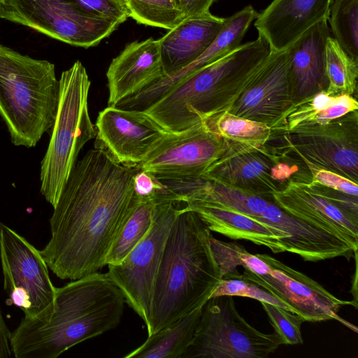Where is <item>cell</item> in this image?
Masks as SVG:
<instances>
[{"mask_svg": "<svg viewBox=\"0 0 358 358\" xmlns=\"http://www.w3.org/2000/svg\"><path fill=\"white\" fill-rule=\"evenodd\" d=\"M332 0H273L257 14L255 27L270 50L289 48L303 33L327 20Z\"/></svg>", "mask_w": 358, "mask_h": 358, "instance_id": "cell-20", "label": "cell"}, {"mask_svg": "<svg viewBox=\"0 0 358 358\" xmlns=\"http://www.w3.org/2000/svg\"><path fill=\"white\" fill-rule=\"evenodd\" d=\"M272 152L303 164L310 171L324 169L358 182V112L323 124H303L272 132Z\"/></svg>", "mask_w": 358, "mask_h": 358, "instance_id": "cell-8", "label": "cell"}, {"mask_svg": "<svg viewBox=\"0 0 358 358\" xmlns=\"http://www.w3.org/2000/svg\"><path fill=\"white\" fill-rule=\"evenodd\" d=\"M326 91L331 95L356 93L358 60L351 57L337 41L329 36L325 47Z\"/></svg>", "mask_w": 358, "mask_h": 358, "instance_id": "cell-28", "label": "cell"}, {"mask_svg": "<svg viewBox=\"0 0 358 358\" xmlns=\"http://www.w3.org/2000/svg\"><path fill=\"white\" fill-rule=\"evenodd\" d=\"M291 50L271 51L252 82L224 112L273 126L293 103Z\"/></svg>", "mask_w": 358, "mask_h": 358, "instance_id": "cell-16", "label": "cell"}, {"mask_svg": "<svg viewBox=\"0 0 358 358\" xmlns=\"http://www.w3.org/2000/svg\"><path fill=\"white\" fill-rule=\"evenodd\" d=\"M173 201L157 203L152 227L124 260L108 265L107 274L123 294L125 302L143 320L152 334L151 308L155 281L165 243L182 207Z\"/></svg>", "mask_w": 358, "mask_h": 358, "instance_id": "cell-12", "label": "cell"}, {"mask_svg": "<svg viewBox=\"0 0 358 358\" xmlns=\"http://www.w3.org/2000/svg\"><path fill=\"white\" fill-rule=\"evenodd\" d=\"M210 234L185 204L164 248L152 296L151 334L201 308L221 280L210 248Z\"/></svg>", "mask_w": 358, "mask_h": 358, "instance_id": "cell-3", "label": "cell"}, {"mask_svg": "<svg viewBox=\"0 0 358 358\" xmlns=\"http://www.w3.org/2000/svg\"><path fill=\"white\" fill-rule=\"evenodd\" d=\"M89 12L120 24L129 17L125 0H74Z\"/></svg>", "mask_w": 358, "mask_h": 358, "instance_id": "cell-35", "label": "cell"}, {"mask_svg": "<svg viewBox=\"0 0 358 358\" xmlns=\"http://www.w3.org/2000/svg\"><path fill=\"white\" fill-rule=\"evenodd\" d=\"M125 299L106 273L96 272L56 287L52 308L23 317L11 332L15 358H56L83 341L115 328Z\"/></svg>", "mask_w": 358, "mask_h": 358, "instance_id": "cell-2", "label": "cell"}, {"mask_svg": "<svg viewBox=\"0 0 358 358\" xmlns=\"http://www.w3.org/2000/svg\"><path fill=\"white\" fill-rule=\"evenodd\" d=\"M158 202L153 199H139L106 258V266L120 264L150 229Z\"/></svg>", "mask_w": 358, "mask_h": 358, "instance_id": "cell-29", "label": "cell"}, {"mask_svg": "<svg viewBox=\"0 0 358 358\" xmlns=\"http://www.w3.org/2000/svg\"><path fill=\"white\" fill-rule=\"evenodd\" d=\"M229 152L227 143L203 122L180 132L166 131L135 168L159 178L201 177Z\"/></svg>", "mask_w": 358, "mask_h": 358, "instance_id": "cell-14", "label": "cell"}, {"mask_svg": "<svg viewBox=\"0 0 358 358\" xmlns=\"http://www.w3.org/2000/svg\"><path fill=\"white\" fill-rule=\"evenodd\" d=\"M310 182L330 187L347 194L358 196V185L346 177L324 169L310 171Z\"/></svg>", "mask_w": 358, "mask_h": 358, "instance_id": "cell-36", "label": "cell"}, {"mask_svg": "<svg viewBox=\"0 0 358 358\" xmlns=\"http://www.w3.org/2000/svg\"><path fill=\"white\" fill-rule=\"evenodd\" d=\"M220 296L250 298L259 302L272 303L289 310V307L286 304L276 299L264 289L248 280L240 273L228 274L221 278L210 298Z\"/></svg>", "mask_w": 358, "mask_h": 358, "instance_id": "cell-32", "label": "cell"}, {"mask_svg": "<svg viewBox=\"0 0 358 358\" xmlns=\"http://www.w3.org/2000/svg\"><path fill=\"white\" fill-rule=\"evenodd\" d=\"M206 223L210 231L234 240H245L268 248L274 253H293L289 235L239 212L195 200L185 203Z\"/></svg>", "mask_w": 358, "mask_h": 358, "instance_id": "cell-22", "label": "cell"}, {"mask_svg": "<svg viewBox=\"0 0 358 358\" xmlns=\"http://www.w3.org/2000/svg\"><path fill=\"white\" fill-rule=\"evenodd\" d=\"M95 129L99 145L128 167L137 166L166 133L145 111L112 106L99 112Z\"/></svg>", "mask_w": 358, "mask_h": 358, "instance_id": "cell-17", "label": "cell"}, {"mask_svg": "<svg viewBox=\"0 0 358 358\" xmlns=\"http://www.w3.org/2000/svg\"><path fill=\"white\" fill-rule=\"evenodd\" d=\"M0 19L85 48L99 44L120 25L89 12L74 0H1Z\"/></svg>", "mask_w": 358, "mask_h": 358, "instance_id": "cell-11", "label": "cell"}, {"mask_svg": "<svg viewBox=\"0 0 358 358\" xmlns=\"http://www.w3.org/2000/svg\"><path fill=\"white\" fill-rule=\"evenodd\" d=\"M190 200L239 212L287 233L293 254L306 262L340 257L350 260L357 253L358 247L348 239L319 222L286 210L272 194L242 189L202 178L187 201Z\"/></svg>", "mask_w": 358, "mask_h": 358, "instance_id": "cell-5", "label": "cell"}, {"mask_svg": "<svg viewBox=\"0 0 358 358\" xmlns=\"http://www.w3.org/2000/svg\"><path fill=\"white\" fill-rule=\"evenodd\" d=\"M275 332L285 344H302L301 324L305 320L299 315L276 305L260 302Z\"/></svg>", "mask_w": 358, "mask_h": 358, "instance_id": "cell-33", "label": "cell"}, {"mask_svg": "<svg viewBox=\"0 0 358 358\" xmlns=\"http://www.w3.org/2000/svg\"><path fill=\"white\" fill-rule=\"evenodd\" d=\"M357 109L353 96L331 95L323 90L293 103L271 129L272 132H282L303 124H323Z\"/></svg>", "mask_w": 358, "mask_h": 358, "instance_id": "cell-25", "label": "cell"}, {"mask_svg": "<svg viewBox=\"0 0 358 358\" xmlns=\"http://www.w3.org/2000/svg\"><path fill=\"white\" fill-rule=\"evenodd\" d=\"M270 52L268 43L258 36L180 81L143 111L168 132H180L203 123L213 115L226 85Z\"/></svg>", "mask_w": 358, "mask_h": 358, "instance_id": "cell-6", "label": "cell"}, {"mask_svg": "<svg viewBox=\"0 0 358 358\" xmlns=\"http://www.w3.org/2000/svg\"><path fill=\"white\" fill-rule=\"evenodd\" d=\"M257 14L252 6H248L226 18L224 24L212 44L190 64L162 78L138 94L124 99L115 106L144 110L180 81L240 46L243 38Z\"/></svg>", "mask_w": 358, "mask_h": 358, "instance_id": "cell-19", "label": "cell"}, {"mask_svg": "<svg viewBox=\"0 0 358 358\" xmlns=\"http://www.w3.org/2000/svg\"><path fill=\"white\" fill-rule=\"evenodd\" d=\"M327 22L333 38L358 60V0H332Z\"/></svg>", "mask_w": 358, "mask_h": 358, "instance_id": "cell-30", "label": "cell"}, {"mask_svg": "<svg viewBox=\"0 0 358 358\" xmlns=\"http://www.w3.org/2000/svg\"><path fill=\"white\" fill-rule=\"evenodd\" d=\"M0 260L3 289L24 317L33 319L53 306L56 287L41 254L26 238L0 222Z\"/></svg>", "mask_w": 358, "mask_h": 358, "instance_id": "cell-13", "label": "cell"}, {"mask_svg": "<svg viewBox=\"0 0 358 358\" xmlns=\"http://www.w3.org/2000/svg\"><path fill=\"white\" fill-rule=\"evenodd\" d=\"M165 76L159 38L127 44L110 62L106 72L108 106H115Z\"/></svg>", "mask_w": 358, "mask_h": 358, "instance_id": "cell-18", "label": "cell"}, {"mask_svg": "<svg viewBox=\"0 0 358 358\" xmlns=\"http://www.w3.org/2000/svg\"><path fill=\"white\" fill-rule=\"evenodd\" d=\"M11 332L8 329L0 309V358H9L13 355Z\"/></svg>", "mask_w": 358, "mask_h": 358, "instance_id": "cell-38", "label": "cell"}, {"mask_svg": "<svg viewBox=\"0 0 358 358\" xmlns=\"http://www.w3.org/2000/svg\"><path fill=\"white\" fill-rule=\"evenodd\" d=\"M210 245L222 278L228 274L238 273L237 267L243 246L236 242H224L210 235Z\"/></svg>", "mask_w": 358, "mask_h": 358, "instance_id": "cell-34", "label": "cell"}, {"mask_svg": "<svg viewBox=\"0 0 358 358\" xmlns=\"http://www.w3.org/2000/svg\"><path fill=\"white\" fill-rule=\"evenodd\" d=\"M226 18L210 12L188 17L160 38L164 77L184 69L197 59L216 38Z\"/></svg>", "mask_w": 358, "mask_h": 358, "instance_id": "cell-23", "label": "cell"}, {"mask_svg": "<svg viewBox=\"0 0 358 358\" xmlns=\"http://www.w3.org/2000/svg\"><path fill=\"white\" fill-rule=\"evenodd\" d=\"M272 195L286 210L322 224L358 247V196L293 180Z\"/></svg>", "mask_w": 358, "mask_h": 358, "instance_id": "cell-15", "label": "cell"}, {"mask_svg": "<svg viewBox=\"0 0 358 358\" xmlns=\"http://www.w3.org/2000/svg\"><path fill=\"white\" fill-rule=\"evenodd\" d=\"M202 307L148 336L142 345L124 357L182 358L193 341Z\"/></svg>", "mask_w": 358, "mask_h": 358, "instance_id": "cell-26", "label": "cell"}, {"mask_svg": "<svg viewBox=\"0 0 358 358\" xmlns=\"http://www.w3.org/2000/svg\"><path fill=\"white\" fill-rule=\"evenodd\" d=\"M216 0H179L185 19L210 12Z\"/></svg>", "mask_w": 358, "mask_h": 358, "instance_id": "cell-37", "label": "cell"}, {"mask_svg": "<svg viewBox=\"0 0 358 358\" xmlns=\"http://www.w3.org/2000/svg\"><path fill=\"white\" fill-rule=\"evenodd\" d=\"M129 17L140 24L170 30L185 20L179 0H125Z\"/></svg>", "mask_w": 358, "mask_h": 358, "instance_id": "cell-31", "label": "cell"}, {"mask_svg": "<svg viewBox=\"0 0 358 358\" xmlns=\"http://www.w3.org/2000/svg\"><path fill=\"white\" fill-rule=\"evenodd\" d=\"M205 122L211 131L227 143L230 148L229 154L262 149L271 135V129L268 125L227 112L215 114Z\"/></svg>", "mask_w": 358, "mask_h": 358, "instance_id": "cell-27", "label": "cell"}, {"mask_svg": "<svg viewBox=\"0 0 358 358\" xmlns=\"http://www.w3.org/2000/svg\"><path fill=\"white\" fill-rule=\"evenodd\" d=\"M135 167L115 162L100 145L77 160L50 219L51 236L40 250L62 280L99 272L139 198Z\"/></svg>", "mask_w": 358, "mask_h": 358, "instance_id": "cell-1", "label": "cell"}, {"mask_svg": "<svg viewBox=\"0 0 358 358\" xmlns=\"http://www.w3.org/2000/svg\"><path fill=\"white\" fill-rule=\"evenodd\" d=\"M1 0H0V3H1Z\"/></svg>", "mask_w": 358, "mask_h": 358, "instance_id": "cell-39", "label": "cell"}, {"mask_svg": "<svg viewBox=\"0 0 358 358\" xmlns=\"http://www.w3.org/2000/svg\"><path fill=\"white\" fill-rule=\"evenodd\" d=\"M59 91L52 63L0 43V115L13 145L35 147L52 129Z\"/></svg>", "mask_w": 358, "mask_h": 358, "instance_id": "cell-4", "label": "cell"}, {"mask_svg": "<svg viewBox=\"0 0 358 358\" xmlns=\"http://www.w3.org/2000/svg\"><path fill=\"white\" fill-rule=\"evenodd\" d=\"M238 266H243L245 278L286 304L305 321L336 320L358 332L355 325L338 315L345 306L357 308V302L337 298L313 279L267 254H251L243 248Z\"/></svg>", "mask_w": 358, "mask_h": 358, "instance_id": "cell-9", "label": "cell"}, {"mask_svg": "<svg viewBox=\"0 0 358 358\" xmlns=\"http://www.w3.org/2000/svg\"><path fill=\"white\" fill-rule=\"evenodd\" d=\"M329 34L327 20H324L289 47L293 103L327 89L325 47Z\"/></svg>", "mask_w": 358, "mask_h": 358, "instance_id": "cell-24", "label": "cell"}, {"mask_svg": "<svg viewBox=\"0 0 358 358\" xmlns=\"http://www.w3.org/2000/svg\"><path fill=\"white\" fill-rule=\"evenodd\" d=\"M278 159L266 145L260 150L233 152L224 156L201 177L242 189L272 194L283 187L275 173Z\"/></svg>", "mask_w": 358, "mask_h": 358, "instance_id": "cell-21", "label": "cell"}, {"mask_svg": "<svg viewBox=\"0 0 358 358\" xmlns=\"http://www.w3.org/2000/svg\"><path fill=\"white\" fill-rule=\"evenodd\" d=\"M57 110L41 163L40 192L54 207L84 145L96 136L88 109L91 86L85 67L76 61L59 79Z\"/></svg>", "mask_w": 358, "mask_h": 358, "instance_id": "cell-7", "label": "cell"}, {"mask_svg": "<svg viewBox=\"0 0 358 358\" xmlns=\"http://www.w3.org/2000/svg\"><path fill=\"white\" fill-rule=\"evenodd\" d=\"M284 341L254 328L237 311L233 296L208 299L191 345L182 358H266Z\"/></svg>", "mask_w": 358, "mask_h": 358, "instance_id": "cell-10", "label": "cell"}]
</instances>
